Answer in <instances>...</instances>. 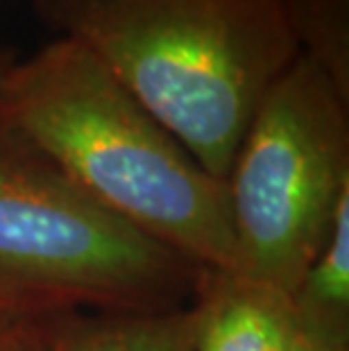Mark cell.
<instances>
[{
    "label": "cell",
    "instance_id": "cell-9",
    "mask_svg": "<svg viewBox=\"0 0 349 351\" xmlns=\"http://www.w3.org/2000/svg\"><path fill=\"white\" fill-rule=\"evenodd\" d=\"M55 308H66V306H57L53 302L43 300V297L29 295V293H25V290L14 288V286H10V283L0 281V317L34 315V313L55 311Z\"/></svg>",
    "mask_w": 349,
    "mask_h": 351
},
{
    "label": "cell",
    "instance_id": "cell-2",
    "mask_svg": "<svg viewBox=\"0 0 349 351\" xmlns=\"http://www.w3.org/2000/svg\"><path fill=\"white\" fill-rule=\"evenodd\" d=\"M88 48L215 179L258 104L302 55L286 0H32Z\"/></svg>",
    "mask_w": 349,
    "mask_h": 351
},
{
    "label": "cell",
    "instance_id": "cell-6",
    "mask_svg": "<svg viewBox=\"0 0 349 351\" xmlns=\"http://www.w3.org/2000/svg\"><path fill=\"white\" fill-rule=\"evenodd\" d=\"M39 351H193L189 304L170 311L55 308L32 317Z\"/></svg>",
    "mask_w": 349,
    "mask_h": 351
},
{
    "label": "cell",
    "instance_id": "cell-12",
    "mask_svg": "<svg viewBox=\"0 0 349 351\" xmlns=\"http://www.w3.org/2000/svg\"><path fill=\"white\" fill-rule=\"evenodd\" d=\"M291 351H326V349L317 347V345H313V342L304 340L302 335H297V333H295V338H293V345H291Z\"/></svg>",
    "mask_w": 349,
    "mask_h": 351
},
{
    "label": "cell",
    "instance_id": "cell-10",
    "mask_svg": "<svg viewBox=\"0 0 349 351\" xmlns=\"http://www.w3.org/2000/svg\"><path fill=\"white\" fill-rule=\"evenodd\" d=\"M34 315L0 317V351H39V342L32 328Z\"/></svg>",
    "mask_w": 349,
    "mask_h": 351
},
{
    "label": "cell",
    "instance_id": "cell-4",
    "mask_svg": "<svg viewBox=\"0 0 349 351\" xmlns=\"http://www.w3.org/2000/svg\"><path fill=\"white\" fill-rule=\"evenodd\" d=\"M236 272L291 297L349 195V98L300 55L265 93L225 179Z\"/></svg>",
    "mask_w": 349,
    "mask_h": 351
},
{
    "label": "cell",
    "instance_id": "cell-7",
    "mask_svg": "<svg viewBox=\"0 0 349 351\" xmlns=\"http://www.w3.org/2000/svg\"><path fill=\"white\" fill-rule=\"evenodd\" d=\"M291 308L297 335L326 351H349V195L291 293Z\"/></svg>",
    "mask_w": 349,
    "mask_h": 351
},
{
    "label": "cell",
    "instance_id": "cell-5",
    "mask_svg": "<svg viewBox=\"0 0 349 351\" xmlns=\"http://www.w3.org/2000/svg\"><path fill=\"white\" fill-rule=\"evenodd\" d=\"M189 311L193 351H291V297L250 276L202 267Z\"/></svg>",
    "mask_w": 349,
    "mask_h": 351
},
{
    "label": "cell",
    "instance_id": "cell-11",
    "mask_svg": "<svg viewBox=\"0 0 349 351\" xmlns=\"http://www.w3.org/2000/svg\"><path fill=\"white\" fill-rule=\"evenodd\" d=\"M19 59V52L7 48V46H0V80H3V75L7 71H10V66Z\"/></svg>",
    "mask_w": 349,
    "mask_h": 351
},
{
    "label": "cell",
    "instance_id": "cell-8",
    "mask_svg": "<svg viewBox=\"0 0 349 351\" xmlns=\"http://www.w3.org/2000/svg\"><path fill=\"white\" fill-rule=\"evenodd\" d=\"M297 48L349 98V0H286Z\"/></svg>",
    "mask_w": 349,
    "mask_h": 351
},
{
    "label": "cell",
    "instance_id": "cell-3",
    "mask_svg": "<svg viewBox=\"0 0 349 351\" xmlns=\"http://www.w3.org/2000/svg\"><path fill=\"white\" fill-rule=\"evenodd\" d=\"M202 267L141 234L0 121V281L66 308L186 306Z\"/></svg>",
    "mask_w": 349,
    "mask_h": 351
},
{
    "label": "cell",
    "instance_id": "cell-1",
    "mask_svg": "<svg viewBox=\"0 0 349 351\" xmlns=\"http://www.w3.org/2000/svg\"><path fill=\"white\" fill-rule=\"evenodd\" d=\"M0 121L86 195L197 267L236 272L227 184L80 41L57 36L0 80Z\"/></svg>",
    "mask_w": 349,
    "mask_h": 351
}]
</instances>
